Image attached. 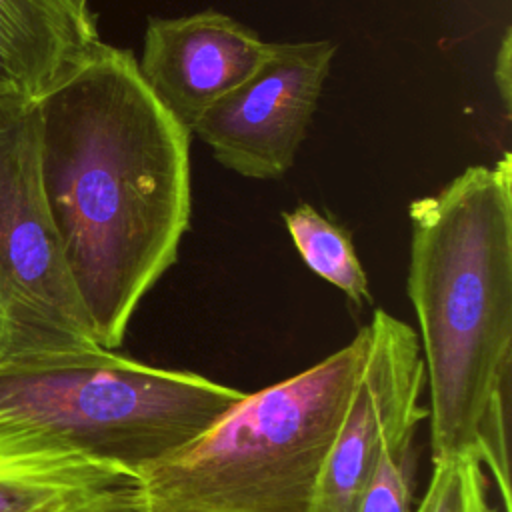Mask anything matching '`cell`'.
Masks as SVG:
<instances>
[{"mask_svg":"<svg viewBox=\"0 0 512 512\" xmlns=\"http://www.w3.org/2000/svg\"><path fill=\"white\" fill-rule=\"evenodd\" d=\"M42 188L94 340L116 350L190 222V138L100 42L38 102Z\"/></svg>","mask_w":512,"mask_h":512,"instance_id":"6da1fadb","label":"cell"},{"mask_svg":"<svg viewBox=\"0 0 512 512\" xmlns=\"http://www.w3.org/2000/svg\"><path fill=\"white\" fill-rule=\"evenodd\" d=\"M406 290L418 318L432 462L472 456L512 510V154L414 200Z\"/></svg>","mask_w":512,"mask_h":512,"instance_id":"7a4b0ae2","label":"cell"},{"mask_svg":"<svg viewBox=\"0 0 512 512\" xmlns=\"http://www.w3.org/2000/svg\"><path fill=\"white\" fill-rule=\"evenodd\" d=\"M368 350V324L314 366L244 394L140 474L142 512H310Z\"/></svg>","mask_w":512,"mask_h":512,"instance_id":"3957f363","label":"cell"},{"mask_svg":"<svg viewBox=\"0 0 512 512\" xmlns=\"http://www.w3.org/2000/svg\"><path fill=\"white\" fill-rule=\"evenodd\" d=\"M244 394L100 346L0 356V422L138 476L210 430Z\"/></svg>","mask_w":512,"mask_h":512,"instance_id":"277c9868","label":"cell"},{"mask_svg":"<svg viewBox=\"0 0 512 512\" xmlns=\"http://www.w3.org/2000/svg\"><path fill=\"white\" fill-rule=\"evenodd\" d=\"M0 312V356L98 346L44 196L36 102L0 100Z\"/></svg>","mask_w":512,"mask_h":512,"instance_id":"5b68a950","label":"cell"},{"mask_svg":"<svg viewBox=\"0 0 512 512\" xmlns=\"http://www.w3.org/2000/svg\"><path fill=\"white\" fill-rule=\"evenodd\" d=\"M334 54L332 40L272 42L262 66L206 110L190 134L240 176H284L306 138Z\"/></svg>","mask_w":512,"mask_h":512,"instance_id":"8992f818","label":"cell"},{"mask_svg":"<svg viewBox=\"0 0 512 512\" xmlns=\"http://www.w3.org/2000/svg\"><path fill=\"white\" fill-rule=\"evenodd\" d=\"M424 360L414 328L386 310L368 324L366 358L322 470L310 512H356L384 446L416 434L428 410Z\"/></svg>","mask_w":512,"mask_h":512,"instance_id":"52a82bcc","label":"cell"},{"mask_svg":"<svg viewBox=\"0 0 512 512\" xmlns=\"http://www.w3.org/2000/svg\"><path fill=\"white\" fill-rule=\"evenodd\" d=\"M272 42L236 18L206 8L150 18L138 72L162 108L188 132L222 96L268 58Z\"/></svg>","mask_w":512,"mask_h":512,"instance_id":"ba28073f","label":"cell"},{"mask_svg":"<svg viewBox=\"0 0 512 512\" xmlns=\"http://www.w3.org/2000/svg\"><path fill=\"white\" fill-rule=\"evenodd\" d=\"M0 512H142L140 476L0 422Z\"/></svg>","mask_w":512,"mask_h":512,"instance_id":"9c48e42d","label":"cell"},{"mask_svg":"<svg viewBox=\"0 0 512 512\" xmlns=\"http://www.w3.org/2000/svg\"><path fill=\"white\" fill-rule=\"evenodd\" d=\"M100 42L88 0H0V100L38 102Z\"/></svg>","mask_w":512,"mask_h":512,"instance_id":"30bf717a","label":"cell"},{"mask_svg":"<svg viewBox=\"0 0 512 512\" xmlns=\"http://www.w3.org/2000/svg\"><path fill=\"white\" fill-rule=\"evenodd\" d=\"M284 224L300 258L314 274L342 290L358 308L372 302L366 272L344 228L330 222L310 204H298L294 210L284 212Z\"/></svg>","mask_w":512,"mask_h":512,"instance_id":"8fae6325","label":"cell"},{"mask_svg":"<svg viewBox=\"0 0 512 512\" xmlns=\"http://www.w3.org/2000/svg\"><path fill=\"white\" fill-rule=\"evenodd\" d=\"M432 476L414 512H496L484 466L472 456L432 462Z\"/></svg>","mask_w":512,"mask_h":512,"instance_id":"7c38bea8","label":"cell"},{"mask_svg":"<svg viewBox=\"0 0 512 512\" xmlns=\"http://www.w3.org/2000/svg\"><path fill=\"white\" fill-rule=\"evenodd\" d=\"M414 436H400L384 446L356 512H412Z\"/></svg>","mask_w":512,"mask_h":512,"instance_id":"4fadbf2b","label":"cell"},{"mask_svg":"<svg viewBox=\"0 0 512 512\" xmlns=\"http://www.w3.org/2000/svg\"><path fill=\"white\" fill-rule=\"evenodd\" d=\"M512 38H510V28H506L500 48L496 52V64H494V82H496V90L498 96L502 100V106L506 110V114L510 116V102H512V80H510V72H512Z\"/></svg>","mask_w":512,"mask_h":512,"instance_id":"5bb4252c","label":"cell"},{"mask_svg":"<svg viewBox=\"0 0 512 512\" xmlns=\"http://www.w3.org/2000/svg\"><path fill=\"white\" fill-rule=\"evenodd\" d=\"M4 348V318H2V312H0V352Z\"/></svg>","mask_w":512,"mask_h":512,"instance_id":"9a60e30c","label":"cell"}]
</instances>
